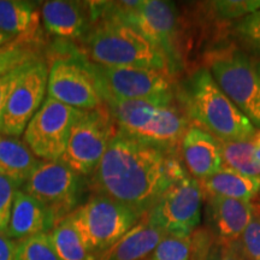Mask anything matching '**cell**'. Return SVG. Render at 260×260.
<instances>
[{"instance_id":"cell-1","label":"cell","mask_w":260,"mask_h":260,"mask_svg":"<svg viewBox=\"0 0 260 260\" xmlns=\"http://www.w3.org/2000/svg\"><path fill=\"white\" fill-rule=\"evenodd\" d=\"M187 174L181 154L142 144L117 132L89 177L88 187L92 194L104 195L145 216Z\"/></svg>"},{"instance_id":"cell-2","label":"cell","mask_w":260,"mask_h":260,"mask_svg":"<svg viewBox=\"0 0 260 260\" xmlns=\"http://www.w3.org/2000/svg\"><path fill=\"white\" fill-rule=\"evenodd\" d=\"M88 5L92 25L79 45L74 44L81 56L103 67L151 68L170 74L161 52L134 27L103 11L98 2Z\"/></svg>"},{"instance_id":"cell-3","label":"cell","mask_w":260,"mask_h":260,"mask_svg":"<svg viewBox=\"0 0 260 260\" xmlns=\"http://www.w3.org/2000/svg\"><path fill=\"white\" fill-rule=\"evenodd\" d=\"M176 102L190 125L219 141H247L256 133L204 65L177 82Z\"/></svg>"},{"instance_id":"cell-4","label":"cell","mask_w":260,"mask_h":260,"mask_svg":"<svg viewBox=\"0 0 260 260\" xmlns=\"http://www.w3.org/2000/svg\"><path fill=\"white\" fill-rule=\"evenodd\" d=\"M117 132L142 144L181 154L182 139L190 122L178 105H154L142 102H104Z\"/></svg>"},{"instance_id":"cell-5","label":"cell","mask_w":260,"mask_h":260,"mask_svg":"<svg viewBox=\"0 0 260 260\" xmlns=\"http://www.w3.org/2000/svg\"><path fill=\"white\" fill-rule=\"evenodd\" d=\"M99 8L134 27L161 52L174 77L183 69L180 16L174 3L162 0L98 2Z\"/></svg>"},{"instance_id":"cell-6","label":"cell","mask_w":260,"mask_h":260,"mask_svg":"<svg viewBox=\"0 0 260 260\" xmlns=\"http://www.w3.org/2000/svg\"><path fill=\"white\" fill-rule=\"evenodd\" d=\"M204 67L239 111L260 130V59L237 45H217L205 54Z\"/></svg>"},{"instance_id":"cell-7","label":"cell","mask_w":260,"mask_h":260,"mask_svg":"<svg viewBox=\"0 0 260 260\" xmlns=\"http://www.w3.org/2000/svg\"><path fill=\"white\" fill-rule=\"evenodd\" d=\"M82 58L103 102L118 100L177 105V82L168 71L151 68L103 67L90 63L83 56Z\"/></svg>"},{"instance_id":"cell-8","label":"cell","mask_w":260,"mask_h":260,"mask_svg":"<svg viewBox=\"0 0 260 260\" xmlns=\"http://www.w3.org/2000/svg\"><path fill=\"white\" fill-rule=\"evenodd\" d=\"M69 217L88 251L98 259L144 216L118 201L92 194Z\"/></svg>"},{"instance_id":"cell-9","label":"cell","mask_w":260,"mask_h":260,"mask_svg":"<svg viewBox=\"0 0 260 260\" xmlns=\"http://www.w3.org/2000/svg\"><path fill=\"white\" fill-rule=\"evenodd\" d=\"M19 189L44 205L56 225L80 206L86 182L60 160H40Z\"/></svg>"},{"instance_id":"cell-10","label":"cell","mask_w":260,"mask_h":260,"mask_svg":"<svg viewBox=\"0 0 260 260\" xmlns=\"http://www.w3.org/2000/svg\"><path fill=\"white\" fill-rule=\"evenodd\" d=\"M116 133L115 121L105 104L98 109L81 111L59 160L81 176L89 178Z\"/></svg>"},{"instance_id":"cell-11","label":"cell","mask_w":260,"mask_h":260,"mask_svg":"<svg viewBox=\"0 0 260 260\" xmlns=\"http://www.w3.org/2000/svg\"><path fill=\"white\" fill-rule=\"evenodd\" d=\"M67 44L48 64L47 96L81 111L103 106L102 95L82 56L73 42Z\"/></svg>"},{"instance_id":"cell-12","label":"cell","mask_w":260,"mask_h":260,"mask_svg":"<svg viewBox=\"0 0 260 260\" xmlns=\"http://www.w3.org/2000/svg\"><path fill=\"white\" fill-rule=\"evenodd\" d=\"M203 203L200 182L187 174L162 194L146 217L167 235L190 236L199 229Z\"/></svg>"},{"instance_id":"cell-13","label":"cell","mask_w":260,"mask_h":260,"mask_svg":"<svg viewBox=\"0 0 260 260\" xmlns=\"http://www.w3.org/2000/svg\"><path fill=\"white\" fill-rule=\"evenodd\" d=\"M81 110L47 96L23 133V141L40 160H59Z\"/></svg>"},{"instance_id":"cell-14","label":"cell","mask_w":260,"mask_h":260,"mask_svg":"<svg viewBox=\"0 0 260 260\" xmlns=\"http://www.w3.org/2000/svg\"><path fill=\"white\" fill-rule=\"evenodd\" d=\"M48 65L38 57L29 64L6 104L0 134L18 138L46 99Z\"/></svg>"},{"instance_id":"cell-15","label":"cell","mask_w":260,"mask_h":260,"mask_svg":"<svg viewBox=\"0 0 260 260\" xmlns=\"http://www.w3.org/2000/svg\"><path fill=\"white\" fill-rule=\"evenodd\" d=\"M209 232L219 245L239 242L251 223L255 205L252 201L230 199L218 195H204Z\"/></svg>"},{"instance_id":"cell-16","label":"cell","mask_w":260,"mask_h":260,"mask_svg":"<svg viewBox=\"0 0 260 260\" xmlns=\"http://www.w3.org/2000/svg\"><path fill=\"white\" fill-rule=\"evenodd\" d=\"M41 22L52 37L65 42H80L92 25L88 2L51 0L42 3Z\"/></svg>"},{"instance_id":"cell-17","label":"cell","mask_w":260,"mask_h":260,"mask_svg":"<svg viewBox=\"0 0 260 260\" xmlns=\"http://www.w3.org/2000/svg\"><path fill=\"white\" fill-rule=\"evenodd\" d=\"M181 158L188 174L199 182L223 168L219 140L195 125H190L182 139Z\"/></svg>"},{"instance_id":"cell-18","label":"cell","mask_w":260,"mask_h":260,"mask_svg":"<svg viewBox=\"0 0 260 260\" xmlns=\"http://www.w3.org/2000/svg\"><path fill=\"white\" fill-rule=\"evenodd\" d=\"M0 31L41 47L44 32L39 4L27 0H0Z\"/></svg>"},{"instance_id":"cell-19","label":"cell","mask_w":260,"mask_h":260,"mask_svg":"<svg viewBox=\"0 0 260 260\" xmlns=\"http://www.w3.org/2000/svg\"><path fill=\"white\" fill-rule=\"evenodd\" d=\"M53 226V218L44 205L22 189L16 190L6 232L10 239L19 241L39 234H48Z\"/></svg>"},{"instance_id":"cell-20","label":"cell","mask_w":260,"mask_h":260,"mask_svg":"<svg viewBox=\"0 0 260 260\" xmlns=\"http://www.w3.org/2000/svg\"><path fill=\"white\" fill-rule=\"evenodd\" d=\"M167 234L149 222L146 214L96 260H147Z\"/></svg>"},{"instance_id":"cell-21","label":"cell","mask_w":260,"mask_h":260,"mask_svg":"<svg viewBox=\"0 0 260 260\" xmlns=\"http://www.w3.org/2000/svg\"><path fill=\"white\" fill-rule=\"evenodd\" d=\"M39 162L40 159L23 140L0 134V176L8 178L19 189Z\"/></svg>"},{"instance_id":"cell-22","label":"cell","mask_w":260,"mask_h":260,"mask_svg":"<svg viewBox=\"0 0 260 260\" xmlns=\"http://www.w3.org/2000/svg\"><path fill=\"white\" fill-rule=\"evenodd\" d=\"M212 242L207 229H198L184 237L167 235L147 260H205Z\"/></svg>"},{"instance_id":"cell-23","label":"cell","mask_w":260,"mask_h":260,"mask_svg":"<svg viewBox=\"0 0 260 260\" xmlns=\"http://www.w3.org/2000/svg\"><path fill=\"white\" fill-rule=\"evenodd\" d=\"M204 195H218L230 199L252 201L260 191V178L249 177L223 167L200 182Z\"/></svg>"},{"instance_id":"cell-24","label":"cell","mask_w":260,"mask_h":260,"mask_svg":"<svg viewBox=\"0 0 260 260\" xmlns=\"http://www.w3.org/2000/svg\"><path fill=\"white\" fill-rule=\"evenodd\" d=\"M48 236L59 260H96L84 245L69 216L58 222Z\"/></svg>"},{"instance_id":"cell-25","label":"cell","mask_w":260,"mask_h":260,"mask_svg":"<svg viewBox=\"0 0 260 260\" xmlns=\"http://www.w3.org/2000/svg\"><path fill=\"white\" fill-rule=\"evenodd\" d=\"M222 149L223 167L260 178V161L255 158L252 139L247 141H219Z\"/></svg>"},{"instance_id":"cell-26","label":"cell","mask_w":260,"mask_h":260,"mask_svg":"<svg viewBox=\"0 0 260 260\" xmlns=\"http://www.w3.org/2000/svg\"><path fill=\"white\" fill-rule=\"evenodd\" d=\"M206 14L222 24L235 22L260 10V0H216L203 3Z\"/></svg>"},{"instance_id":"cell-27","label":"cell","mask_w":260,"mask_h":260,"mask_svg":"<svg viewBox=\"0 0 260 260\" xmlns=\"http://www.w3.org/2000/svg\"><path fill=\"white\" fill-rule=\"evenodd\" d=\"M232 34L235 45L260 59V10L235 22Z\"/></svg>"},{"instance_id":"cell-28","label":"cell","mask_w":260,"mask_h":260,"mask_svg":"<svg viewBox=\"0 0 260 260\" xmlns=\"http://www.w3.org/2000/svg\"><path fill=\"white\" fill-rule=\"evenodd\" d=\"M14 260H59L52 247L48 234L19 240L16 245Z\"/></svg>"},{"instance_id":"cell-29","label":"cell","mask_w":260,"mask_h":260,"mask_svg":"<svg viewBox=\"0 0 260 260\" xmlns=\"http://www.w3.org/2000/svg\"><path fill=\"white\" fill-rule=\"evenodd\" d=\"M39 51H40L39 46L18 39L9 42L4 46L3 53L0 54V76L32 58L40 57Z\"/></svg>"},{"instance_id":"cell-30","label":"cell","mask_w":260,"mask_h":260,"mask_svg":"<svg viewBox=\"0 0 260 260\" xmlns=\"http://www.w3.org/2000/svg\"><path fill=\"white\" fill-rule=\"evenodd\" d=\"M246 260H260V207L255 205L251 223L240 239Z\"/></svg>"},{"instance_id":"cell-31","label":"cell","mask_w":260,"mask_h":260,"mask_svg":"<svg viewBox=\"0 0 260 260\" xmlns=\"http://www.w3.org/2000/svg\"><path fill=\"white\" fill-rule=\"evenodd\" d=\"M18 188L8 178L0 176V233L6 234L11 217L15 193Z\"/></svg>"},{"instance_id":"cell-32","label":"cell","mask_w":260,"mask_h":260,"mask_svg":"<svg viewBox=\"0 0 260 260\" xmlns=\"http://www.w3.org/2000/svg\"><path fill=\"white\" fill-rule=\"evenodd\" d=\"M34 59L35 58H32V59L18 65L17 68H15V69L10 70L9 73L0 76V123H2V118L3 115H4L6 104L9 102V98L11 95L12 90H14L15 86L17 84L18 80L21 79V76L23 75L24 71L27 70L29 64H30Z\"/></svg>"},{"instance_id":"cell-33","label":"cell","mask_w":260,"mask_h":260,"mask_svg":"<svg viewBox=\"0 0 260 260\" xmlns=\"http://www.w3.org/2000/svg\"><path fill=\"white\" fill-rule=\"evenodd\" d=\"M205 260H246V258L240 241L230 245H219L213 241Z\"/></svg>"},{"instance_id":"cell-34","label":"cell","mask_w":260,"mask_h":260,"mask_svg":"<svg viewBox=\"0 0 260 260\" xmlns=\"http://www.w3.org/2000/svg\"><path fill=\"white\" fill-rule=\"evenodd\" d=\"M17 241L0 233V260H14Z\"/></svg>"},{"instance_id":"cell-35","label":"cell","mask_w":260,"mask_h":260,"mask_svg":"<svg viewBox=\"0 0 260 260\" xmlns=\"http://www.w3.org/2000/svg\"><path fill=\"white\" fill-rule=\"evenodd\" d=\"M253 146H254V153L255 158L260 161V130H256L254 136L252 138Z\"/></svg>"},{"instance_id":"cell-36","label":"cell","mask_w":260,"mask_h":260,"mask_svg":"<svg viewBox=\"0 0 260 260\" xmlns=\"http://www.w3.org/2000/svg\"><path fill=\"white\" fill-rule=\"evenodd\" d=\"M14 40H15V39L12 38V37H10V35L5 34V32L0 31V48L4 47L5 45H8L9 42H11V41H14Z\"/></svg>"},{"instance_id":"cell-37","label":"cell","mask_w":260,"mask_h":260,"mask_svg":"<svg viewBox=\"0 0 260 260\" xmlns=\"http://www.w3.org/2000/svg\"><path fill=\"white\" fill-rule=\"evenodd\" d=\"M3 50H4V47H2V48H0V54L3 53Z\"/></svg>"}]
</instances>
